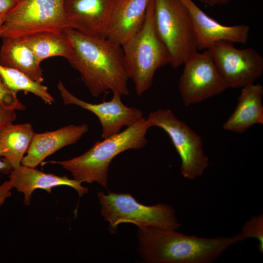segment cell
<instances>
[{
  "label": "cell",
  "mask_w": 263,
  "mask_h": 263,
  "mask_svg": "<svg viewBox=\"0 0 263 263\" xmlns=\"http://www.w3.org/2000/svg\"><path fill=\"white\" fill-rule=\"evenodd\" d=\"M73 47L68 62L94 97L108 92L129 94L122 47L106 38L66 29Z\"/></svg>",
  "instance_id": "6da1fadb"
},
{
  "label": "cell",
  "mask_w": 263,
  "mask_h": 263,
  "mask_svg": "<svg viewBox=\"0 0 263 263\" xmlns=\"http://www.w3.org/2000/svg\"><path fill=\"white\" fill-rule=\"evenodd\" d=\"M138 239L141 258L150 263H211L244 240L240 233L231 237L203 238L155 227H139Z\"/></svg>",
  "instance_id": "7a4b0ae2"
},
{
  "label": "cell",
  "mask_w": 263,
  "mask_h": 263,
  "mask_svg": "<svg viewBox=\"0 0 263 263\" xmlns=\"http://www.w3.org/2000/svg\"><path fill=\"white\" fill-rule=\"evenodd\" d=\"M142 117L125 130L96 142L83 154L62 161L46 163L57 164L69 171L74 179L81 183L96 182L106 188L110 165L113 159L129 150H138L147 144L146 134L151 128Z\"/></svg>",
  "instance_id": "3957f363"
},
{
  "label": "cell",
  "mask_w": 263,
  "mask_h": 263,
  "mask_svg": "<svg viewBox=\"0 0 263 263\" xmlns=\"http://www.w3.org/2000/svg\"><path fill=\"white\" fill-rule=\"evenodd\" d=\"M122 47L128 76L134 83L136 94L140 96L151 86L157 69L170 61L155 29L153 0L149 3L141 28Z\"/></svg>",
  "instance_id": "277c9868"
},
{
  "label": "cell",
  "mask_w": 263,
  "mask_h": 263,
  "mask_svg": "<svg viewBox=\"0 0 263 263\" xmlns=\"http://www.w3.org/2000/svg\"><path fill=\"white\" fill-rule=\"evenodd\" d=\"M157 33L176 69L198 52L196 35L189 13L181 0H153Z\"/></svg>",
  "instance_id": "5b68a950"
},
{
  "label": "cell",
  "mask_w": 263,
  "mask_h": 263,
  "mask_svg": "<svg viewBox=\"0 0 263 263\" xmlns=\"http://www.w3.org/2000/svg\"><path fill=\"white\" fill-rule=\"evenodd\" d=\"M101 213L112 228L121 223H132L138 227H155L177 230L181 226L173 208L158 204L146 206L129 193L99 192L97 194Z\"/></svg>",
  "instance_id": "8992f818"
},
{
  "label": "cell",
  "mask_w": 263,
  "mask_h": 263,
  "mask_svg": "<svg viewBox=\"0 0 263 263\" xmlns=\"http://www.w3.org/2000/svg\"><path fill=\"white\" fill-rule=\"evenodd\" d=\"M64 0H19L5 15L0 38H21L35 32L72 28Z\"/></svg>",
  "instance_id": "52a82bcc"
},
{
  "label": "cell",
  "mask_w": 263,
  "mask_h": 263,
  "mask_svg": "<svg viewBox=\"0 0 263 263\" xmlns=\"http://www.w3.org/2000/svg\"><path fill=\"white\" fill-rule=\"evenodd\" d=\"M147 119L151 127L163 130L170 137L181 160V171L185 178L192 180L201 176L208 166L201 137L169 109H159L150 113Z\"/></svg>",
  "instance_id": "ba28073f"
},
{
  "label": "cell",
  "mask_w": 263,
  "mask_h": 263,
  "mask_svg": "<svg viewBox=\"0 0 263 263\" xmlns=\"http://www.w3.org/2000/svg\"><path fill=\"white\" fill-rule=\"evenodd\" d=\"M207 50L229 88L254 83L263 74V57L253 48L238 49L232 43L221 41Z\"/></svg>",
  "instance_id": "9c48e42d"
},
{
  "label": "cell",
  "mask_w": 263,
  "mask_h": 263,
  "mask_svg": "<svg viewBox=\"0 0 263 263\" xmlns=\"http://www.w3.org/2000/svg\"><path fill=\"white\" fill-rule=\"evenodd\" d=\"M183 65L178 89L185 106L221 94L229 88L207 50L201 53L197 52Z\"/></svg>",
  "instance_id": "30bf717a"
},
{
  "label": "cell",
  "mask_w": 263,
  "mask_h": 263,
  "mask_svg": "<svg viewBox=\"0 0 263 263\" xmlns=\"http://www.w3.org/2000/svg\"><path fill=\"white\" fill-rule=\"evenodd\" d=\"M57 88L65 105H76L95 115L102 127L101 136L103 139L120 132L123 127H129L143 117L139 109L124 104L122 95L117 93H113L109 101L94 104L74 95L61 81L58 82Z\"/></svg>",
  "instance_id": "8fae6325"
},
{
  "label": "cell",
  "mask_w": 263,
  "mask_h": 263,
  "mask_svg": "<svg viewBox=\"0 0 263 263\" xmlns=\"http://www.w3.org/2000/svg\"><path fill=\"white\" fill-rule=\"evenodd\" d=\"M113 0H64V10L73 29L106 38Z\"/></svg>",
  "instance_id": "7c38bea8"
},
{
  "label": "cell",
  "mask_w": 263,
  "mask_h": 263,
  "mask_svg": "<svg viewBox=\"0 0 263 263\" xmlns=\"http://www.w3.org/2000/svg\"><path fill=\"white\" fill-rule=\"evenodd\" d=\"M190 15L199 50L208 49L213 43L225 41L246 44L250 27L245 24L223 25L206 14L192 0H181Z\"/></svg>",
  "instance_id": "4fadbf2b"
},
{
  "label": "cell",
  "mask_w": 263,
  "mask_h": 263,
  "mask_svg": "<svg viewBox=\"0 0 263 263\" xmlns=\"http://www.w3.org/2000/svg\"><path fill=\"white\" fill-rule=\"evenodd\" d=\"M9 180L11 186L24 195V204L29 206L32 193L37 189H42L50 193L53 188L66 186L75 189L80 197L88 192V188L83 187L80 181L67 176L47 173L36 168L24 165L13 169L10 173Z\"/></svg>",
  "instance_id": "5bb4252c"
},
{
  "label": "cell",
  "mask_w": 263,
  "mask_h": 263,
  "mask_svg": "<svg viewBox=\"0 0 263 263\" xmlns=\"http://www.w3.org/2000/svg\"><path fill=\"white\" fill-rule=\"evenodd\" d=\"M150 0H113L106 38L121 46L141 28Z\"/></svg>",
  "instance_id": "9a60e30c"
},
{
  "label": "cell",
  "mask_w": 263,
  "mask_h": 263,
  "mask_svg": "<svg viewBox=\"0 0 263 263\" xmlns=\"http://www.w3.org/2000/svg\"><path fill=\"white\" fill-rule=\"evenodd\" d=\"M89 130L86 124L70 125L56 130L34 133L21 165L36 168L60 149L76 143Z\"/></svg>",
  "instance_id": "2e32d148"
},
{
  "label": "cell",
  "mask_w": 263,
  "mask_h": 263,
  "mask_svg": "<svg viewBox=\"0 0 263 263\" xmlns=\"http://www.w3.org/2000/svg\"><path fill=\"white\" fill-rule=\"evenodd\" d=\"M263 87L260 83L242 88L235 110L223 129L242 133L254 125L263 124Z\"/></svg>",
  "instance_id": "e0dca14e"
},
{
  "label": "cell",
  "mask_w": 263,
  "mask_h": 263,
  "mask_svg": "<svg viewBox=\"0 0 263 263\" xmlns=\"http://www.w3.org/2000/svg\"><path fill=\"white\" fill-rule=\"evenodd\" d=\"M0 65L18 70L35 81H43L40 62L34 52L21 38H2Z\"/></svg>",
  "instance_id": "ac0fdd59"
},
{
  "label": "cell",
  "mask_w": 263,
  "mask_h": 263,
  "mask_svg": "<svg viewBox=\"0 0 263 263\" xmlns=\"http://www.w3.org/2000/svg\"><path fill=\"white\" fill-rule=\"evenodd\" d=\"M35 133L28 123L10 124L0 131V154L13 169L21 165Z\"/></svg>",
  "instance_id": "d6986e66"
},
{
  "label": "cell",
  "mask_w": 263,
  "mask_h": 263,
  "mask_svg": "<svg viewBox=\"0 0 263 263\" xmlns=\"http://www.w3.org/2000/svg\"><path fill=\"white\" fill-rule=\"evenodd\" d=\"M21 38L31 47L40 63L54 56H62L68 60L73 53L72 45L66 29L40 31Z\"/></svg>",
  "instance_id": "ffe728a7"
},
{
  "label": "cell",
  "mask_w": 263,
  "mask_h": 263,
  "mask_svg": "<svg viewBox=\"0 0 263 263\" xmlns=\"http://www.w3.org/2000/svg\"><path fill=\"white\" fill-rule=\"evenodd\" d=\"M0 75L7 88L16 94L23 91L38 96L46 104L51 105L55 101L47 87L18 70L0 65Z\"/></svg>",
  "instance_id": "44dd1931"
},
{
  "label": "cell",
  "mask_w": 263,
  "mask_h": 263,
  "mask_svg": "<svg viewBox=\"0 0 263 263\" xmlns=\"http://www.w3.org/2000/svg\"><path fill=\"white\" fill-rule=\"evenodd\" d=\"M244 240L248 238L256 239L258 242V249L260 253H263V215L251 217L243 225L240 232Z\"/></svg>",
  "instance_id": "7402d4cb"
},
{
  "label": "cell",
  "mask_w": 263,
  "mask_h": 263,
  "mask_svg": "<svg viewBox=\"0 0 263 263\" xmlns=\"http://www.w3.org/2000/svg\"><path fill=\"white\" fill-rule=\"evenodd\" d=\"M0 103L5 108L14 110L22 111L26 109L25 106L18 99L17 94L7 88L0 75Z\"/></svg>",
  "instance_id": "603a6c76"
},
{
  "label": "cell",
  "mask_w": 263,
  "mask_h": 263,
  "mask_svg": "<svg viewBox=\"0 0 263 263\" xmlns=\"http://www.w3.org/2000/svg\"><path fill=\"white\" fill-rule=\"evenodd\" d=\"M16 117L15 110L6 108L0 103V131L7 125L13 123Z\"/></svg>",
  "instance_id": "cb8c5ba5"
},
{
  "label": "cell",
  "mask_w": 263,
  "mask_h": 263,
  "mask_svg": "<svg viewBox=\"0 0 263 263\" xmlns=\"http://www.w3.org/2000/svg\"><path fill=\"white\" fill-rule=\"evenodd\" d=\"M13 188L9 181L6 180L0 185V207L3 204L7 198L11 196Z\"/></svg>",
  "instance_id": "d4e9b609"
},
{
  "label": "cell",
  "mask_w": 263,
  "mask_h": 263,
  "mask_svg": "<svg viewBox=\"0 0 263 263\" xmlns=\"http://www.w3.org/2000/svg\"><path fill=\"white\" fill-rule=\"evenodd\" d=\"M18 0H0V13L6 14L18 3Z\"/></svg>",
  "instance_id": "484cf974"
},
{
  "label": "cell",
  "mask_w": 263,
  "mask_h": 263,
  "mask_svg": "<svg viewBox=\"0 0 263 263\" xmlns=\"http://www.w3.org/2000/svg\"><path fill=\"white\" fill-rule=\"evenodd\" d=\"M202 3L210 6L223 5L230 2L232 0H198Z\"/></svg>",
  "instance_id": "4316f807"
},
{
  "label": "cell",
  "mask_w": 263,
  "mask_h": 263,
  "mask_svg": "<svg viewBox=\"0 0 263 263\" xmlns=\"http://www.w3.org/2000/svg\"><path fill=\"white\" fill-rule=\"evenodd\" d=\"M0 157V171L4 173H10L13 169L6 160L4 159L1 160Z\"/></svg>",
  "instance_id": "83f0119b"
},
{
  "label": "cell",
  "mask_w": 263,
  "mask_h": 263,
  "mask_svg": "<svg viewBox=\"0 0 263 263\" xmlns=\"http://www.w3.org/2000/svg\"><path fill=\"white\" fill-rule=\"evenodd\" d=\"M5 15L0 13V33L5 20Z\"/></svg>",
  "instance_id": "f1b7e54d"
},
{
  "label": "cell",
  "mask_w": 263,
  "mask_h": 263,
  "mask_svg": "<svg viewBox=\"0 0 263 263\" xmlns=\"http://www.w3.org/2000/svg\"></svg>",
  "instance_id": "f546056e"
}]
</instances>
